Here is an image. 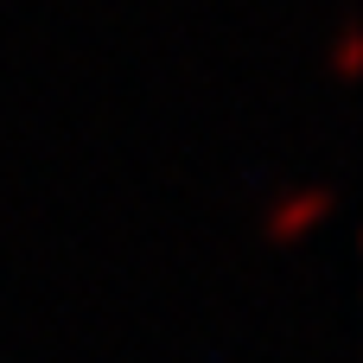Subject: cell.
I'll use <instances>...</instances> for the list:
<instances>
[{"label": "cell", "instance_id": "6da1fadb", "mask_svg": "<svg viewBox=\"0 0 363 363\" xmlns=\"http://www.w3.org/2000/svg\"><path fill=\"white\" fill-rule=\"evenodd\" d=\"M332 211H338V191H332L325 179H313V185H281V191L268 198V211H262V236H268V249H300V242H313V236L332 223Z\"/></svg>", "mask_w": 363, "mask_h": 363}, {"label": "cell", "instance_id": "7a4b0ae2", "mask_svg": "<svg viewBox=\"0 0 363 363\" xmlns=\"http://www.w3.org/2000/svg\"><path fill=\"white\" fill-rule=\"evenodd\" d=\"M332 77H338L345 89L363 77V19H357V13H345L338 32H332Z\"/></svg>", "mask_w": 363, "mask_h": 363}]
</instances>
